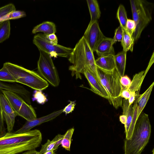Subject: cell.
<instances>
[{
	"mask_svg": "<svg viewBox=\"0 0 154 154\" xmlns=\"http://www.w3.org/2000/svg\"><path fill=\"white\" fill-rule=\"evenodd\" d=\"M42 140V134L37 129L20 134L7 132L0 137V154H17L35 149Z\"/></svg>",
	"mask_w": 154,
	"mask_h": 154,
	"instance_id": "cell-1",
	"label": "cell"
},
{
	"mask_svg": "<svg viewBox=\"0 0 154 154\" xmlns=\"http://www.w3.org/2000/svg\"><path fill=\"white\" fill-rule=\"evenodd\" d=\"M72 65L69 67L72 76L76 79H82L81 74L86 68L92 73L95 79L100 82L98 74L93 52L83 36L73 49L68 57Z\"/></svg>",
	"mask_w": 154,
	"mask_h": 154,
	"instance_id": "cell-2",
	"label": "cell"
},
{
	"mask_svg": "<svg viewBox=\"0 0 154 154\" xmlns=\"http://www.w3.org/2000/svg\"><path fill=\"white\" fill-rule=\"evenodd\" d=\"M151 133L148 115L141 113L136 121L131 138L125 140V154H141L149 142Z\"/></svg>",
	"mask_w": 154,
	"mask_h": 154,
	"instance_id": "cell-3",
	"label": "cell"
},
{
	"mask_svg": "<svg viewBox=\"0 0 154 154\" xmlns=\"http://www.w3.org/2000/svg\"><path fill=\"white\" fill-rule=\"evenodd\" d=\"M16 81L36 90L47 88L48 83L37 73L17 65L7 62L3 64Z\"/></svg>",
	"mask_w": 154,
	"mask_h": 154,
	"instance_id": "cell-4",
	"label": "cell"
},
{
	"mask_svg": "<svg viewBox=\"0 0 154 154\" xmlns=\"http://www.w3.org/2000/svg\"><path fill=\"white\" fill-rule=\"evenodd\" d=\"M133 19L136 27L132 35L134 41L140 37L141 33L152 20V3L144 0H130Z\"/></svg>",
	"mask_w": 154,
	"mask_h": 154,
	"instance_id": "cell-5",
	"label": "cell"
},
{
	"mask_svg": "<svg viewBox=\"0 0 154 154\" xmlns=\"http://www.w3.org/2000/svg\"><path fill=\"white\" fill-rule=\"evenodd\" d=\"M97 69L100 82L110 96L109 103L116 109L122 107L123 98L120 96L122 91L121 76L116 69L109 71L97 67Z\"/></svg>",
	"mask_w": 154,
	"mask_h": 154,
	"instance_id": "cell-6",
	"label": "cell"
},
{
	"mask_svg": "<svg viewBox=\"0 0 154 154\" xmlns=\"http://www.w3.org/2000/svg\"><path fill=\"white\" fill-rule=\"evenodd\" d=\"M39 51L40 56L37 62L38 72L43 78L52 86H58L60 80L51 57L44 52Z\"/></svg>",
	"mask_w": 154,
	"mask_h": 154,
	"instance_id": "cell-7",
	"label": "cell"
},
{
	"mask_svg": "<svg viewBox=\"0 0 154 154\" xmlns=\"http://www.w3.org/2000/svg\"><path fill=\"white\" fill-rule=\"evenodd\" d=\"M1 90L17 116L28 121L37 118L36 113L32 107L27 103L20 97L14 92Z\"/></svg>",
	"mask_w": 154,
	"mask_h": 154,
	"instance_id": "cell-8",
	"label": "cell"
},
{
	"mask_svg": "<svg viewBox=\"0 0 154 154\" xmlns=\"http://www.w3.org/2000/svg\"><path fill=\"white\" fill-rule=\"evenodd\" d=\"M33 43L41 51L49 54L51 57L58 56L68 58L73 49L57 44L51 43L43 34H39L35 35Z\"/></svg>",
	"mask_w": 154,
	"mask_h": 154,
	"instance_id": "cell-9",
	"label": "cell"
},
{
	"mask_svg": "<svg viewBox=\"0 0 154 154\" xmlns=\"http://www.w3.org/2000/svg\"><path fill=\"white\" fill-rule=\"evenodd\" d=\"M134 104L130 105L128 100L124 99L123 100L122 107L123 114L127 117L126 123L124 125L126 139L130 140L133 134L135 125L137 120V104L135 101Z\"/></svg>",
	"mask_w": 154,
	"mask_h": 154,
	"instance_id": "cell-10",
	"label": "cell"
},
{
	"mask_svg": "<svg viewBox=\"0 0 154 154\" xmlns=\"http://www.w3.org/2000/svg\"><path fill=\"white\" fill-rule=\"evenodd\" d=\"M83 36L93 52L105 37L100 29L97 21L89 23Z\"/></svg>",
	"mask_w": 154,
	"mask_h": 154,
	"instance_id": "cell-11",
	"label": "cell"
},
{
	"mask_svg": "<svg viewBox=\"0 0 154 154\" xmlns=\"http://www.w3.org/2000/svg\"><path fill=\"white\" fill-rule=\"evenodd\" d=\"M0 99L3 115L7 126V132H12L15 118L17 115L2 92L0 95Z\"/></svg>",
	"mask_w": 154,
	"mask_h": 154,
	"instance_id": "cell-12",
	"label": "cell"
},
{
	"mask_svg": "<svg viewBox=\"0 0 154 154\" xmlns=\"http://www.w3.org/2000/svg\"><path fill=\"white\" fill-rule=\"evenodd\" d=\"M63 110V109H60L40 118H36L30 120H26L23 126L14 133L20 134L29 131L33 128L55 118L62 113Z\"/></svg>",
	"mask_w": 154,
	"mask_h": 154,
	"instance_id": "cell-13",
	"label": "cell"
},
{
	"mask_svg": "<svg viewBox=\"0 0 154 154\" xmlns=\"http://www.w3.org/2000/svg\"><path fill=\"white\" fill-rule=\"evenodd\" d=\"M83 74L87 79L91 87V90L96 94L110 100V96L101 82L98 81L87 68L83 70Z\"/></svg>",
	"mask_w": 154,
	"mask_h": 154,
	"instance_id": "cell-14",
	"label": "cell"
},
{
	"mask_svg": "<svg viewBox=\"0 0 154 154\" xmlns=\"http://www.w3.org/2000/svg\"><path fill=\"white\" fill-rule=\"evenodd\" d=\"M0 89L16 93L27 103L30 105V92L23 86L17 84H8L0 81Z\"/></svg>",
	"mask_w": 154,
	"mask_h": 154,
	"instance_id": "cell-15",
	"label": "cell"
},
{
	"mask_svg": "<svg viewBox=\"0 0 154 154\" xmlns=\"http://www.w3.org/2000/svg\"><path fill=\"white\" fill-rule=\"evenodd\" d=\"M112 38L105 37L99 43L95 51L99 57L109 55H115Z\"/></svg>",
	"mask_w": 154,
	"mask_h": 154,
	"instance_id": "cell-16",
	"label": "cell"
},
{
	"mask_svg": "<svg viewBox=\"0 0 154 154\" xmlns=\"http://www.w3.org/2000/svg\"><path fill=\"white\" fill-rule=\"evenodd\" d=\"M97 67L105 71H112L116 68L114 55L99 57L95 60Z\"/></svg>",
	"mask_w": 154,
	"mask_h": 154,
	"instance_id": "cell-17",
	"label": "cell"
},
{
	"mask_svg": "<svg viewBox=\"0 0 154 154\" xmlns=\"http://www.w3.org/2000/svg\"><path fill=\"white\" fill-rule=\"evenodd\" d=\"M154 85V82H153L143 94L136 95L135 96L134 101L137 104V120L148 102Z\"/></svg>",
	"mask_w": 154,
	"mask_h": 154,
	"instance_id": "cell-18",
	"label": "cell"
},
{
	"mask_svg": "<svg viewBox=\"0 0 154 154\" xmlns=\"http://www.w3.org/2000/svg\"><path fill=\"white\" fill-rule=\"evenodd\" d=\"M146 74L145 71H142L134 75L130 85L128 89L131 93V96H136V94H139L141 85Z\"/></svg>",
	"mask_w": 154,
	"mask_h": 154,
	"instance_id": "cell-19",
	"label": "cell"
},
{
	"mask_svg": "<svg viewBox=\"0 0 154 154\" xmlns=\"http://www.w3.org/2000/svg\"><path fill=\"white\" fill-rule=\"evenodd\" d=\"M56 32L55 24L50 21H45L35 26L33 29L32 32L35 34L38 32H42L44 35L55 33Z\"/></svg>",
	"mask_w": 154,
	"mask_h": 154,
	"instance_id": "cell-20",
	"label": "cell"
},
{
	"mask_svg": "<svg viewBox=\"0 0 154 154\" xmlns=\"http://www.w3.org/2000/svg\"><path fill=\"white\" fill-rule=\"evenodd\" d=\"M127 52L122 51L114 55L116 69L121 77L124 75Z\"/></svg>",
	"mask_w": 154,
	"mask_h": 154,
	"instance_id": "cell-21",
	"label": "cell"
},
{
	"mask_svg": "<svg viewBox=\"0 0 154 154\" xmlns=\"http://www.w3.org/2000/svg\"><path fill=\"white\" fill-rule=\"evenodd\" d=\"M86 1L91 16L90 22L97 21L100 17L101 12L97 1L87 0Z\"/></svg>",
	"mask_w": 154,
	"mask_h": 154,
	"instance_id": "cell-22",
	"label": "cell"
},
{
	"mask_svg": "<svg viewBox=\"0 0 154 154\" xmlns=\"http://www.w3.org/2000/svg\"><path fill=\"white\" fill-rule=\"evenodd\" d=\"M123 29V34L121 45L123 48V51L127 52L130 51H133L134 40L132 36H131L126 31Z\"/></svg>",
	"mask_w": 154,
	"mask_h": 154,
	"instance_id": "cell-23",
	"label": "cell"
},
{
	"mask_svg": "<svg viewBox=\"0 0 154 154\" xmlns=\"http://www.w3.org/2000/svg\"><path fill=\"white\" fill-rule=\"evenodd\" d=\"M11 32L10 20L0 23V43L3 42L9 37Z\"/></svg>",
	"mask_w": 154,
	"mask_h": 154,
	"instance_id": "cell-24",
	"label": "cell"
},
{
	"mask_svg": "<svg viewBox=\"0 0 154 154\" xmlns=\"http://www.w3.org/2000/svg\"><path fill=\"white\" fill-rule=\"evenodd\" d=\"M116 17L120 23V26L123 29L126 30V24L128 19L125 9L122 4L120 5L118 7Z\"/></svg>",
	"mask_w": 154,
	"mask_h": 154,
	"instance_id": "cell-25",
	"label": "cell"
},
{
	"mask_svg": "<svg viewBox=\"0 0 154 154\" xmlns=\"http://www.w3.org/2000/svg\"><path fill=\"white\" fill-rule=\"evenodd\" d=\"M74 131L73 128L68 130L64 134L61 142L62 146L69 151L70 150L71 138Z\"/></svg>",
	"mask_w": 154,
	"mask_h": 154,
	"instance_id": "cell-26",
	"label": "cell"
},
{
	"mask_svg": "<svg viewBox=\"0 0 154 154\" xmlns=\"http://www.w3.org/2000/svg\"><path fill=\"white\" fill-rule=\"evenodd\" d=\"M26 16L25 12L22 11L15 10L0 19V23L10 20L17 19Z\"/></svg>",
	"mask_w": 154,
	"mask_h": 154,
	"instance_id": "cell-27",
	"label": "cell"
},
{
	"mask_svg": "<svg viewBox=\"0 0 154 154\" xmlns=\"http://www.w3.org/2000/svg\"><path fill=\"white\" fill-rule=\"evenodd\" d=\"M0 81L16 82V81L4 66L0 69Z\"/></svg>",
	"mask_w": 154,
	"mask_h": 154,
	"instance_id": "cell-28",
	"label": "cell"
},
{
	"mask_svg": "<svg viewBox=\"0 0 154 154\" xmlns=\"http://www.w3.org/2000/svg\"><path fill=\"white\" fill-rule=\"evenodd\" d=\"M55 145L54 142L48 139L45 144L42 145V147L39 152L42 154L46 152L52 150L55 152Z\"/></svg>",
	"mask_w": 154,
	"mask_h": 154,
	"instance_id": "cell-29",
	"label": "cell"
},
{
	"mask_svg": "<svg viewBox=\"0 0 154 154\" xmlns=\"http://www.w3.org/2000/svg\"><path fill=\"white\" fill-rule=\"evenodd\" d=\"M16 10L14 5L10 3L0 8V19L11 12Z\"/></svg>",
	"mask_w": 154,
	"mask_h": 154,
	"instance_id": "cell-30",
	"label": "cell"
},
{
	"mask_svg": "<svg viewBox=\"0 0 154 154\" xmlns=\"http://www.w3.org/2000/svg\"><path fill=\"white\" fill-rule=\"evenodd\" d=\"M33 96L34 99L39 104H43L47 101L46 97L41 91L36 90Z\"/></svg>",
	"mask_w": 154,
	"mask_h": 154,
	"instance_id": "cell-31",
	"label": "cell"
},
{
	"mask_svg": "<svg viewBox=\"0 0 154 154\" xmlns=\"http://www.w3.org/2000/svg\"><path fill=\"white\" fill-rule=\"evenodd\" d=\"M123 29L120 25L116 29L113 39V44L117 42H121L123 36Z\"/></svg>",
	"mask_w": 154,
	"mask_h": 154,
	"instance_id": "cell-32",
	"label": "cell"
},
{
	"mask_svg": "<svg viewBox=\"0 0 154 154\" xmlns=\"http://www.w3.org/2000/svg\"><path fill=\"white\" fill-rule=\"evenodd\" d=\"M136 27V24L134 20L128 19L126 24V30L131 36H132Z\"/></svg>",
	"mask_w": 154,
	"mask_h": 154,
	"instance_id": "cell-33",
	"label": "cell"
},
{
	"mask_svg": "<svg viewBox=\"0 0 154 154\" xmlns=\"http://www.w3.org/2000/svg\"><path fill=\"white\" fill-rule=\"evenodd\" d=\"M2 91L0 89V96ZM4 119L3 115L0 99V137L4 135L7 132L4 125Z\"/></svg>",
	"mask_w": 154,
	"mask_h": 154,
	"instance_id": "cell-34",
	"label": "cell"
},
{
	"mask_svg": "<svg viewBox=\"0 0 154 154\" xmlns=\"http://www.w3.org/2000/svg\"><path fill=\"white\" fill-rule=\"evenodd\" d=\"M131 81L126 75L121 77L120 82L122 87V90L127 89L129 87Z\"/></svg>",
	"mask_w": 154,
	"mask_h": 154,
	"instance_id": "cell-35",
	"label": "cell"
},
{
	"mask_svg": "<svg viewBox=\"0 0 154 154\" xmlns=\"http://www.w3.org/2000/svg\"><path fill=\"white\" fill-rule=\"evenodd\" d=\"M75 105V101H70V103L63 109V112H65L66 114L72 112L74 109Z\"/></svg>",
	"mask_w": 154,
	"mask_h": 154,
	"instance_id": "cell-36",
	"label": "cell"
},
{
	"mask_svg": "<svg viewBox=\"0 0 154 154\" xmlns=\"http://www.w3.org/2000/svg\"><path fill=\"white\" fill-rule=\"evenodd\" d=\"M64 134H58L52 140L55 143V151L58 149L59 146L61 144L62 140L63 138Z\"/></svg>",
	"mask_w": 154,
	"mask_h": 154,
	"instance_id": "cell-37",
	"label": "cell"
},
{
	"mask_svg": "<svg viewBox=\"0 0 154 154\" xmlns=\"http://www.w3.org/2000/svg\"><path fill=\"white\" fill-rule=\"evenodd\" d=\"M44 35L51 43L55 45L57 44L58 38L55 33Z\"/></svg>",
	"mask_w": 154,
	"mask_h": 154,
	"instance_id": "cell-38",
	"label": "cell"
},
{
	"mask_svg": "<svg viewBox=\"0 0 154 154\" xmlns=\"http://www.w3.org/2000/svg\"><path fill=\"white\" fill-rule=\"evenodd\" d=\"M120 96L122 98L128 100L131 96V93L128 89H122Z\"/></svg>",
	"mask_w": 154,
	"mask_h": 154,
	"instance_id": "cell-39",
	"label": "cell"
},
{
	"mask_svg": "<svg viewBox=\"0 0 154 154\" xmlns=\"http://www.w3.org/2000/svg\"><path fill=\"white\" fill-rule=\"evenodd\" d=\"M22 154H42L39 152L36 151L35 149H33L26 151Z\"/></svg>",
	"mask_w": 154,
	"mask_h": 154,
	"instance_id": "cell-40",
	"label": "cell"
},
{
	"mask_svg": "<svg viewBox=\"0 0 154 154\" xmlns=\"http://www.w3.org/2000/svg\"><path fill=\"white\" fill-rule=\"evenodd\" d=\"M119 119V120L121 123L125 125L126 123L127 120V117L126 116L122 114L120 116Z\"/></svg>",
	"mask_w": 154,
	"mask_h": 154,
	"instance_id": "cell-41",
	"label": "cell"
},
{
	"mask_svg": "<svg viewBox=\"0 0 154 154\" xmlns=\"http://www.w3.org/2000/svg\"><path fill=\"white\" fill-rule=\"evenodd\" d=\"M42 154H56L54 151L52 150L48 151Z\"/></svg>",
	"mask_w": 154,
	"mask_h": 154,
	"instance_id": "cell-42",
	"label": "cell"
}]
</instances>
